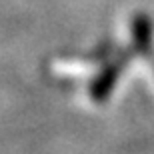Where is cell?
I'll list each match as a JSON object with an SVG mask.
<instances>
[{
  "label": "cell",
  "mask_w": 154,
  "mask_h": 154,
  "mask_svg": "<svg viewBox=\"0 0 154 154\" xmlns=\"http://www.w3.org/2000/svg\"><path fill=\"white\" fill-rule=\"evenodd\" d=\"M128 58H130V52H124L120 56L112 58L104 64V68L94 76L90 84H88V96L94 100V102H104L108 100L110 92L114 90L116 82H118L122 70L128 66Z\"/></svg>",
  "instance_id": "cell-1"
},
{
  "label": "cell",
  "mask_w": 154,
  "mask_h": 154,
  "mask_svg": "<svg viewBox=\"0 0 154 154\" xmlns=\"http://www.w3.org/2000/svg\"><path fill=\"white\" fill-rule=\"evenodd\" d=\"M130 38H132V48L134 52L148 56L154 50V24L148 14L138 12L132 16L130 22Z\"/></svg>",
  "instance_id": "cell-2"
}]
</instances>
